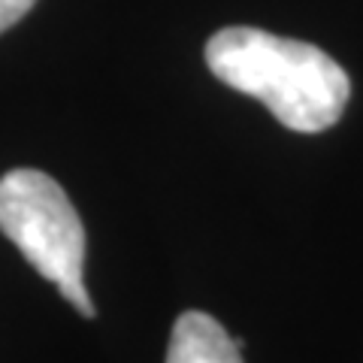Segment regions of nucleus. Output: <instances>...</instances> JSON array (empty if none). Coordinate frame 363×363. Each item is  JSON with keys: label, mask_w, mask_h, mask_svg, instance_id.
<instances>
[{"label": "nucleus", "mask_w": 363, "mask_h": 363, "mask_svg": "<svg viewBox=\"0 0 363 363\" xmlns=\"http://www.w3.org/2000/svg\"><path fill=\"white\" fill-rule=\"evenodd\" d=\"M215 79L260 100L288 130L321 133L342 118L351 97L348 73L312 43L260 28H224L206 43Z\"/></svg>", "instance_id": "1"}, {"label": "nucleus", "mask_w": 363, "mask_h": 363, "mask_svg": "<svg viewBox=\"0 0 363 363\" xmlns=\"http://www.w3.org/2000/svg\"><path fill=\"white\" fill-rule=\"evenodd\" d=\"M0 230L79 315H97L85 291V227L52 176L21 167L0 179Z\"/></svg>", "instance_id": "2"}, {"label": "nucleus", "mask_w": 363, "mask_h": 363, "mask_svg": "<svg viewBox=\"0 0 363 363\" xmlns=\"http://www.w3.org/2000/svg\"><path fill=\"white\" fill-rule=\"evenodd\" d=\"M242 339H233L206 312H182L169 333L167 363H242Z\"/></svg>", "instance_id": "3"}, {"label": "nucleus", "mask_w": 363, "mask_h": 363, "mask_svg": "<svg viewBox=\"0 0 363 363\" xmlns=\"http://www.w3.org/2000/svg\"><path fill=\"white\" fill-rule=\"evenodd\" d=\"M33 4L37 0H0V33L13 28L18 18H25Z\"/></svg>", "instance_id": "4"}]
</instances>
